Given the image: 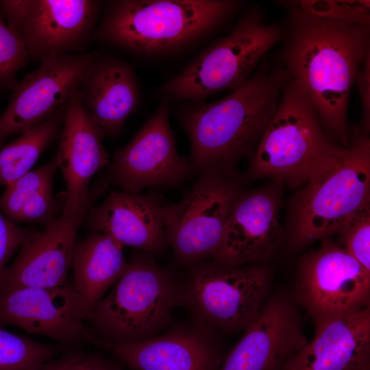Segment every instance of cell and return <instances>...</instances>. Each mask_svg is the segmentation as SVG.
Returning a JSON list of instances; mask_svg holds the SVG:
<instances>
[{
  "label": "cell",
  "instance_id": "obj_1",
  "mask_svg": "<svg viewBox=\"0 0 370 370\" xmlns=\"http://www.w3.org/2000/svg\"><path fill=\"white\" fill-rule=\"evenodd\" d=\"M285 5L280 65L312 105L327 136L346 147L351 88L370 54L369 21L321 14L300 3Z\"/></svg>",
  "mask_w": 370,
  "mask_h": 370
},
{
  "label": "cell",
  "instance_id": "obj_2",
  "mask_svg": "<svg viewBox=\"0 0 370 370\" xmlns=\"http://www.w3.org/2000/svg\"><path fill=\"white\" fill-rule=\"evenodd\" d=\"M289 79L280 64L262 66L225 97L180 109L177 117L190 141V173L232 169L253 152Z\"/></svg>",
  "mask_w": 370,
  "mask_h": 370
},
{
  "label": "cell",
  "instance_id": "obj_3",
  "mask_svg": "<svg viewBox=\"0 0 370 370\" xmlns=\"http://www.w3.org/2000/svg\"><path fill=\"white\" fill-rule=\"evenodd\" d=\"M241 4L228 0L112 1L92 36L136 54H158L204 36Z\"/></svg>",
  "mask_w": 370,
  "mask_h": 370
},
{
  "label": "cell",
  "instance_id": "obj_4",
  "mask_svg": "<svg viewBox=\"0 0 370 370\" xmlns=\"http://www.w3.org/2000/svg\"><path fill=\"white\" fill-rule=\"evenodd\" d=\"M182 289V280L173 271L149 258L135 257L93 310L94 330L107 348L152 338L171 326Z\"/></svg>",
  "mask_w": 370,
  "mask_h": 370
},
{
  "label": "cell",
  "instance_id": "obj_5",
  "mask_svg": "<svg viewBox=\"0 0 370 370\" xmlns=\"http://www.w3.org/2000/svg\"><path fill=\"white\" fill-rule=\"evenodd\" d=\"M339 147L324 134L314 107L289 79L253 151L249 175L297 188L325 168Z\"/></svg>",
  "mask_w": 370,
  "mask_h": 370
},
{
  "label": "cell",
  "instance_id": "obj_6",
  "mask_svg": "<svg viewBox=\"0 0 370 370\" xmlns=\"http://www.w3.org/2000/svg\"><path fill=\"white\" fill-rule=\"evenodd\" d=\"M370 206V140L355 135L297 195L291 242L302 246L338 234L358 212Z\"/></svg>",
  "mask_w": 370,
  "mask_h": 370
},
{
  "label": "cell",
  "instance_id": "obj_7",
  "mask_svg": "<svg viewBox=\"0 0 370 370\" xmlns=\"http://www.w3.org/2000/svg\"><path fill=\"white\" fill-rule=\"evenodd\" d=\"M284 30L249 11L234 29L197 56L160 89L165 97L198 100L221 90L237 89L260 60L283 40Z\"/></svg>",
  "mask_w": 370,
  "mask_h": 370
},
{
  "label": "cell",
  "instance_id": "obj_8",
  "mask_svg": "<svg viewBox=\"0 0 370 370\" xmlns=\"http://www.w3.org/2000/svg\"><path fill=\"white\" fill-rule=\"evenodd\" d=\"M272 281L264 264L225 266L204 261L182 280V304L213 330H245L267 299Z\"/></svg>",
  "mask_w": 370,
  "mask_h": 370
},
{
  "label": "cell",
  "instance_id": "obj_9",
  "mask_svg": "<svg viewBox=\"0 0 370 370\" xmlns=\"http://www.w3.org/2000/svg\"><path fill=\"white\" fill-rule=\"evenodd\" d=\"M232 169L201 172L180 201L163 204L166 243L180 264L190 267L219 250L230 208L241 191Z\"/></svg>",
  "mask_w": 370,
  "mask_h": 370
},
{
  "label": "cell",
  "instance_id": "obj_10",
  "mask_svg": "<svg viewBox=\"0 0 370 370\" xmlns=\"http://www.w3.org/2000/svg\"><path fill=\"white\" fill-rule=\"evenodd\" d=\"M295 299L314 321L369 307L370 271L327 238L298 265Z\"/></svg>",
  "mask_w": 370,
  "mask_h": 370
},
{
  "label": "cell",
  "instance_id": "obj_11",
  "mask_svg": "<svg viewBox=\"0 0 370 370\" xmlns=\"http://www.w3.org/2000/svg\"><path fill=\"white\" fill-rule=\"evenodd\" d=\"M99 53L96 50L42 59L36 69L18 82L0 116V147L8 138L36 127L65 107Z\"/></svg>",
  "mask_w": 370,
  "mask_h": 370
},
{
  "label": "cell",
  "instance_id": "obj_12",
  "mask_svg": "<svg viewBox=\"0 0 370 370\" xmlns=\"http://www.w3.org/2000/svg\"><path fill=\"white\" fill-rule=\"evenodd\" d=\"M86 306L73 282L48 287H25L0 296V325H12L68 345L107 344L94 329Z\"/></svg>",
  "mask_w": 370,
  "mask_h": 370
},
{
  "label": "cell",
  "instance_id": "obj_13",
  "mask_svg": "<svg viewBox=\"0 0 370 370\" xmlns=\"http://www.w3.org/2000/svg\"><path fill=\"white\" fill-rule=\"evenodd\" d=\"M164 97L131 141L115 151L108 179L123 191L138 194L148 186H172L190 173L189 160L179 155Z\"/></svg>",
  "mask_w": 370,
  "mask_h": 370
},
{
  "label": "cell",
  "instance_id": "obj_14",
  "mask_svg": "<svg viewBox=\"0 0 370 370\" xmlns=\"http://www.w3.org/2000/svg\"><path fill=\"white\" fill-rule=\"evenodd\" d=\"M223 358L219 370H282L309 341L291 299L273 295Z\"/></svg>",
  "mask_w": 370,
  "mask_h": 370
},
{
  "label": "cell",
  "instance_id": "obj_15",
  "mask_svg": "<svg viewBox=\"0 0 370 370\" xmlns=\"http://www.w3.org/2000/svg\"><path fill=\"white\" fill-rule=\"evenodd\" d=\"M107 349L131 370H219L223 360L214 330L194 317L147 340Z\"/></svg>",
  "mask_w": 370,
  "mask_h": 370
},
{
  "label": "cell",
  "instance_id": "obj_16",
  "mask_svg": "<svg viewBox=\"0 0 370 370\" xmlns=\"http://www.w3.org/2000/svg\"><path fill=\"white\" fill-rule=\"evenodd\" d=\"M279 199L271 190L241 191L230 208L220 247L212 261L225 266L264 264L283 238Z\"/></svg>",
  "mask_w": 370,
  "mask_h": 370
},
{
  "label": "cell",
  "instance_id": "obj_17",
  "mask_svg": "<svg viewBox=\"0 0 370 370\" xmlns=\"http://www.w3.org/2000/svg\"><path fill=\"white\" fill-rule=\"evenodd\" d=\"M89 210L61 214L24 242L0 279V296L25 287L48 288L69 282L76 238Z\"/></svg>",
  "mask_w": 370,
  "mask_h": 370
},
{
  "label": "cell",
  "instance_id": "obj_18",
  "mask_svg": "<svg viewBox=\"0 0 370 370\" xmlns=\"http://www.w3.org/2000/svg\"><path fill=\"white\" fill-rule=\"evenodd\" d=\"M104 134L81 103L77 92L69 102L56 156L66 191L62 214L89 210L98 191H90L92 177L110 163Z\"/></svg>",
  "mask_w": 370,
  "mask_h": 370
},
{
  "label": "cell",
  "instance_id": "obj_19",
  "mask_svg": "<svg viewBox=\"0 0 370 370\" xmlns=\"http://www.w3.org/2000/svg\"><path fill=\"white\" fill-rule=\"evenodd\" d=\"M100 10L94 0H31L18 36L29 58L73 54L92 35Z\"/></svg>",
  "mask_w": 370,
  "mask_h": 370
},
{
  "label": "cell",
  "instance_id": "obj_20",
  "mask_svg": "<svg viewBox=\"0 0 370 370\" xmlns=\"http://www.w3.org/2000/svg\"><path fill=\"white\" fill-rule=\"evenodd\" d=\"M314 322L313 339L282 370H363L370 367V307Z\"/></svg>",
  "mask_w": 370,
  "mask_h": 370
},
{
  "label": "cell",
  "instance_id": "obj_21",
  "mask_svg": "<svg viewBox=\"0 0 370 370\" xmlns=\"http://www.w3.org/2000/svg\"><path fill=\"white\" fill-rule=\"evenodd\" d=\"M162 206L157 196L112 192L97 206H91L83 223L92 232L106 234L123 246L159 254L166 243Z\"/></svg>",
  "mask_w": 370,
  "mask_h": 370
},
{
  "label": "cell",
  "instance_id": "obj_22",
  "mask_svg": "<svg viewBox=\"0 0 370 370\" xmlns=\"http://www.w3.org/2000/svg\"><path fill=\"white\" fill-rule=\"evenodd\" d=\"M77 95L104 136L112 137L122 130L140 96L132 65L101 52L90 64Z\"/></svg>",
  "mask_w": 370,
  "mask_h": 370
},
{
  "label": "cell",
  "instance_id": "obj_23",
  "mask_svg": "<svg viewBox=\"0 0 370 370\" xmlns=\"http://www.w3.org/2000/svg\"><path fill=\"white\" fill-rule=\"evenodd\" d=\"M123 247L110 236L97 232L76 243L71 264L73 284L90 317L127 267Z\"/></svg>",
  "mask_w": 370,
  "mask_h": 370
},
{
  "label": "cell",
  "instance_id": "obj_24",
  "mask_svg": "<svg viewBox=\"0 0 370 370\" xmlns=\"http://www.w3.org/2000/svg\"><path fill=\"white\" fill-rule=\"evenodd\" d=\"M58 169L55 156L49 162L31 170L5 186L0 195V210L16 224L36 223L45 227L60 216L63 206L53 191Z\"/></svg>",
  "mask_w": 370,
  "mask_h": 370
},
{
  "label": "cell",
  "instance_id": "obj_25",
  "mask_svg": "<svg viewBox=\"0 0 370 370\" xmlns=\"http://www.w3.org/2000/svg\"><path fill=\"white\" fill-rule=\"evenodd\" d=\"M67 105L0 147V186H6L30 171L45 150L60 136Z\"/></svg>",
  "mask_w": 370,
  "mask_h": 370
},
{
  "label": "cell",
  "instance_id": "obj_26",
  "mask_svg": "<svg viewBox=\"0 0 370 370\" xmlns=\"http://www.w3.org/2000/svg\"><path fill=\"white\" fill-rule=\"evenodd\" d=\"M59 352L56 346L16 334L0 325V370H36Z\"/></svg>",
  "mask_w": 370,
  "mask_h": 370
},
{
  "label": "cell",
  "instance_id": "obj_27",
  "mask_svg": "<svg viewBox=\"0 0 370 370\" xmlns=\"http://www.w3.org/2000/svg\"><path fill=\"white\" fill-rule=\"evenodd\" d=\"M29 57L18 36L0 18V92L12 90L16 75L25 67Z\"/></svg>",
  "mask_w": 370,
  "mask_h": 370
},
{
  "label": "cell",
  "instance_id": "obj_28",
  "mask_svg": "<svg viewBox=\"0 0 370 370\" xmlns=\"http://www.w3.org/2000/svg\"><path fill=\"white\" fill-rule=\"evenodd\" d=\"M338 234L344 250L370 271V206L354 215Z\"/></svg>",
  "mask_w": 370,
  "mask_h": 370
},
{
  "label": "cell",
  "instance_id": "obj_29",
  "mask_svg": "<svg viewBox=\"0 0 370 370\" xmlns=\"http://www.w3.org/2000/svg\"><path fill=\"white\" fill-rule=\"evenodd\" d=\"M36 370H127L120 363L82 349H73Z\"/></svg>",
  "mask_w": 370,
  "mask_h": 370
},
{
  "label": "cell",
  "instance_id": "obj_30",
  "mask_svg": "<svg viewBox=\"0 0 370 370\" xmlns=\"http://www.w3.org/2000/svg\"><path fill=\"white\" fill-rule=\"evenodd\" d=\"M34 231L14 223L0 210V279L9 260Z\"/></svg>",
  "mask_w": 370,
  "mask_h": 370
},
{
  "label": "cell",
  "instance_id": "obj_31",
  "mask_svg": "<svg viewBox=\"0 0 370 370\" xmlns=\"http://www.w3.org/2000/svg\"><path fill=\"white\" fill-rule=\"evenodd\" d=\"M30 3L31 0H0L3 17L17 35L27 16Z\"/></svg>",
  "mask_w": 370,
  "mask_h": 370
},
{
  "label": "cell",
  "instance_id": "obj_32",
  "mask_svg": "<svg viewBox=\"0 0 370 370\" xmlns=\"http://www.w3.org/2000/svg\"><path fill=\"white\" fill-rule=\"evenodd\" d=\"M362 108V125L366 131L370 123V54L365 58L356 78Z\"/></svg>",
  "mask_w": 370,
  "mask_h": 370
},
{
  "label": "cell",
  "instance_id": "obj_33",
  "mask_svg": "<svg viewBox=\"0 0 370 370\" xmlns=\"http://www.w3.org/2000/svg\"><path fill=\"white\" fill-rule=\"evenodd\" d=\"M0 18H1L3 19V15H2V13H1V10H0Z\"/></svg>",
  "mask_w": 370,
  "mask_h": 370
},
{
  "label": "cell",
  "instance_id": "obj_34",
  "mask_svg": "<svg viewBox=\"0 0 370 370\" xmlns=\"http://www.w3.org/2000/svg\"><path fill=\"white\" fill-rule=\"evenodd\" d=\"M363 370H370V367H367V368H365V369Z\"/></svg>",
  "mask_w": 370,
  "mask_h": 370
}]
</instances>
